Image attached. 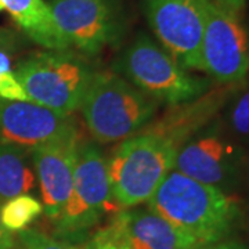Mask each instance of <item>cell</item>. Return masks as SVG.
Segmentation results:
<instances>
[{"mask_svg": "<svg viewBox=\"0 0 249 249\" xmlns=\"http://www.w3.org/2000/svg\"><path fill=\"white\" fill-rule=\"evenodd\" d=\"M39 188L32 150L0 144V205Z\"/></svg>", "mask_w": 249, "mask_h": 249, "instance_id": "16", "label": "cell"}, {"mask_svg": "<svg viewBox=\"0 0 249 249\" xmlns=\"http://www.w3.org/2000/svg\"><path fill=\"white\" fill-rule=\"evenodd\" d=\"M114 202L107 157L97 142L82 140L71 194L60 216L53 222V237L75 245L86 241Z\"/></svg>", "mask_w": 249, "mask_h": 249, "instance_id": "6", "label": "cell"}, {"mask_svg": "<svg viewBox=\"0 0 249 249\" xmlns=\"http://www.w3.org/2000/svg\"><path fill=\"white\" fill-rule=\"evenodd\" d=\"M103 230L130 249H196L202 245L150 206L119 211Z\"/></svg>", "mask_w": 249, "mask_h": 249, "instance_id": "13", "label": "cell"}, {"mask_svg": "<svg viewBox=\"0 0 249 249\" xmlns=\"http://www.w3.org/2000/svg\"><path fill=\"white\" fill-rule=\"evenodd\" d=\"M19 46H21V39L16 32H13L10 29L0 28V50L13 53Z\"/></svg>", "mask_w": 249, "mask_h": 249, "instance_id": "22", "label": "cell"}, {"mask_svg": "<svg viewBox=\"0 0 249 249\" xmlns=\"http://www.w3.org/2000/svg\"><path fill=\"white\" fill-rule=\"evenodd\" d=\"M196 249H249V245L240 240H235L232 237V238H229V240L217 241V242H212V244H205V245L198 247Z\"/></svg>", "mask_w": 249, "mask_h": 249, "instance_id": "23", "label": "cell"}, {"mask_svg": "<svg viewBox=\"0 0 249 249\" xmlns=\"http://www.w3.org/2000/svg\"><path fill=\"white\" fill-rule=\"evenodd\" d=\"M160 106L119 73L96 71L79 109L94 142L109 144L140 133Z\"/></svg>", "mask_w": 249, "mask_h": 249, "instance_id": "2", "label": "cell"}, {"mask_svg": "<svg viewBox=\"0 0 249 249\" xmlns=\"http://www.w3.org/2000/svg\"><path fill=\"white\" fill-rule=\"evenodd\" d=\"M0 98L9 101H29L25 90L13 71L6 72L0 76Z\"/></svg>", "mask_w": 249, "mask_h": 249, "instance_id": "20", "label": "cell"}, {"mask_svg": "<svg viewBox=\"0 0 249 249\" xmlns=\"http://www.w3.org/2000/svg\"><path fill=\"white\" fill-rule=\"evenodd\" d=\"M0 208H1V205H0ZM16 242H17V240H16L14 232L9 231L3 226L1 217H0V249H14Z\"/></svg>", "mask_w": 249, "mask_h": 249, "instance_id": "24", "label": "cell"}, {"mask_svg": "<svg viewBox=\"0 0 249 249\" xmlns=\"http://www.w3.org/2000/svg\"><path fill=\"white\" fill-rule=\"evenodd\" d=\"M13 72L29 101L72 115L80 108L96 70L89 57L67 49L32 53Z\"/></svg>", "mask_w": 249, "mask_h": 249, "instance_id": "4", "label": "cell"}, {"mask_svg": "<svg viewBox=\"0 0 249 249\" xmlns=\"http://www.w3.org/2000/svg\"><path fill=\"white\" fill-rule=\"evenodd\" d=\"M24 35L45 50L71 49L43 0H0Z\"/></svg>", "mask_w": 249, "mask_h": 249, "instance_id": "15", "label": "cell"}, {"mask_svg": "<svg viewBox=\"0 0 249 249\" xmlns=\"http://www.w3.org/2000/svg\"><path fill=\"white\" fill-rule=\"evenodd\" d=\"M83 249H130L127 248L126 245L118 242L114 238H111L107 232L104 231L103 229H100L94 232L93 237H90V240L88 241V244L85 245Z\"/></svg>", "mask_w": 249, "mask_h": 249, "instance_id": "21", "label": "cell"}, {"mask_svg": "<svg viewBox=\"0 0 249 249\" xmlns=\"http://www.w3.org/2000/svg\"><path fill=\"white\" fill-rule=\"evenodd\" d=\"M16 240L17 242L14 249H82L75 244L58 240L35 229H27L17 232Z\"/></svg>", "mask_w": 249, "mask_h": 249, "instance_id": "19", "label": "cell"}, {"mask_svg": "<svg viewBox=\"0 0 249 249\" xmlns=\"http://www.w3.org/2000/svg\"><path fill=\"white\" fill-rule=\"evenodd\" d=\"M216 1L222 3L226 7L234 10L237 13H240L241 10L244 9V6H245V0H216Z\"/></svg>", "mask_w": 249, "mask_h": 249, "instance_id": "26", "label": "cell"}, {"mask_svg": "<svg viewBox=\"0 0 249 249\" xmlns=\"http://www.w3.org/2000/svg\"><path fill=\"white\" fill-rule=\"evenodd\" d=\"M10 53L0 50V73L11 71V61H10Z\"/></svg>", "mask_w": 249, "mask_h": 249, "instance_id": "25", "label": "cell"}, {"mask_svg": "<svg viewBox=\"0 0 249 249\" xmlns=\"http://www.w3.org/2000/svg\"><path fill=\"white\" fill-rule=\"evenodd\" d=\"M4 10V7H3V4H1V1H0V11H3Z\"/></svg>", "mask_w": 249, "mask_h": 249, "instance_id": "28", "label": "cell"}, {"mask_svg": "<svg viewBox=\"0 0 249 249\" xmlns=\"http://www.w3.org/2000/svg\"><path fill=\"white\" fill-rule=\"evenodd\" d=\"M202 71L222 85H242L249 73V35L238 13L208 0L202 46Z\"/></svg>", "mask_w": 249, "mask_h": 249, "instance_id": "8", "label": "cell"}, {"mask_svg": "<svg viewBox=\"0 0 249 249\" xmlns=\"http://www.w3.org/2000/svg\"><path fill=\"white\" fill-rule=\"evenodd\" d=\"M234 88H237V85H229L224 89L208 90L193 101L170 106L163 115L152 119L142 132L160 136L178 150L181 144L213 119L216 112L235 91Z\"/></svg>", "mask_w": 249, "mask_h": 249, "instance_id": "14", "label": "cell"}, {"mask_svg": "<svg viewBox=\"0 0 249 249\" xmlns=\"http://www.w3.org/2000/svg\"><path fill=\"white\" fill-rule=\"evenodd\" d=\"M43 213V204L31 194L11 198L0 208L3 226L11 232L27 230Z\"/></svg>", "mask_w": 249, "mask_h": 249, "instance_id": "17", "label": "cell"}, {"mask_svg": "<svg viewBox=\"0 0 249 249\" xmlns=\"http://www.w3.org/2000/svg\"><path fill=\"white\" fill-rule=\"evenodd\" d=\"M78 130L73 115L55 112L32 101L0 98V144L32 150Z\"/></svg>", "mask_w": 249, "mask_h": 249, "instance_id": "11", "label": "cell"}, {"mask_svg": "<svg viewBox=\"0 0 249 249\" xmlns=\"http://www.w3.org/2000/svg\"><path fill=\"white\" fill-rule=\"evenodd\" d=\"M112 68L145 96L169 107L201 97L212 85L209 79L191 75L145 34L124 49Z\"/></svg>", "mask_w": 249, "mask_h": 249, "instance_id": "5", "label": "cell"}, {"mask_svg": "<svg viewBox=\"0 0 249 249\" xmlns=\"http://www.w3.org/2000/svg\"><path fill=\"white\" fill-rule=\"evenodd\" d=\"M54 21L70 47L96 57L122 35V22L111 0H50Z\"/></svg>", "mask_w": 249, "mask_h": 249, "instance_id": "10", "label": "cell"}, {"mask_svg": "<svg viewBox=\"0 0 249 249\" xmlns=\"http://www.w3.org/2000/svg\"><path fill=\"white\" fill-rule=\"evenodd\" d=\"M80 142L78 130L32 148L43 211L53 222L60 216L71 194Z\"/></svg>", "mask_w": 249, "mask_h": 249, "instance_id": "12", "label": "cell"}, {"mask_svg": "<svg viewBox=\"0 0 249 249\" xmlns=\"http://www.w3.org/2000/svg\"><path fill=\"white\" fill-rule=\"evenodd\" d=\"M247 157L240 144L222 132L219 124H206L180 145L173 169L206 186L231 194L241 184Z\"/></svg>", "mask_w": 249, "mask_h": 249, "instance_id": "7", "label": "cell"}, {"mask_svg": "<svg viewBox=\"0 0 249 249\" xmlns=\"http://www.w3.org/2000/svg\"><path fill=\"white\" fill-rule=\"evenodd\" d=\"M176 154L178 148L166 139L145 132L119 142L107 158L115 204L127 209L148 202L173 170Z\"/></svg>", "mask_w": 249, "mask_h": 249, "instance_id": "3", "label": "cell"}, {"mask_svg": "<svg viewBox=\"0 0 249 249\" xmlns=\"http://www.w3.org/2000/svg\"><path fill=\"white\" fill-rule=\"evenodd\" d=\"M245 172H247V176H248V181H249V160H247V168H245Z\"/></svg>", "mask_w": 249, "mask_h": 249, "instance_id": "27", "label": "cell"}, {"mask_svg": "<svg viewBox=\"0 0 249 249\" xmlns=\"http://www.w3.org/2000/svg\"><path fill=\"white\" fill-rule=\"evenodd\" d=\"M227 127L235 137L249 140V85L238 90L227 111Z\"/></svg>", "mask_w": 249, "mask_h": 249, "instance_id": "18", "label": "cell"}, {"mask_svg": "<svg viewBox=\"0 0 249 249\" xmlns=\"http://www.w3.org/2000/svg\"><path fill=\"white\" fill-rule=\"evenodd\" d=\"M148 206L202 245L232 238L244 222L240 201L214 187L172 170Z\"/></svg>", "mask_w": 249, "mask_h": 249, "instance_id": "1", "label": "cell"}, {"mask_svg": "<svg viewBox=\"0 0 249 249\" xmlns=\"http://www.w3.org/2000/svg\"><path fill=\"white\" fill-rule=\"evenodd\" d=\"M208 0H142L160 45L187 71H202L201 46Z\"/></svg>", "mask_w": 249, "mask_h": 249, "instance_id": "9", "label": "cell"}]
</instances>
